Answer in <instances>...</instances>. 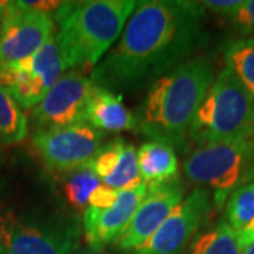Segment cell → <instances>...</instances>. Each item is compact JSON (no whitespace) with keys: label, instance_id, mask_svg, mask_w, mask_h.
<instances>
[{"label":"cell","instance_id":"1","mask_svg":"<svg viewBox=\"0 0 254 254\" xmlns=\"http://www.w3.org/2000/svg\"><path fill=\"white\" fill-rule=\"evenodd\" d=\"M205 21L202 1H137L119 40L93 68L91 81L110 92L151 86L202 46Z\"/></svg>","mask_w":254,"mask_h":254},{"label":"cell","instance_id":"27","mask_svg":"<svg viewBox=\"0 0 254 254\" xmlns=\"http://www.w3.org/2000/svg\"><path fill=\"white\" fill-rule=\"evenodd\" d=\"M7 6H9V1L7 0H0V18L3 17L4 11L7 9Z\"/></svg>","mask_w":254,"mask_h":254},{"label":"cell","instance_id":"19","mask_svg":"<svg viewBox=\"0 0 254 254\" xmlns=\"http://www.w3.org/2000/svg\"><path fill=\"white\" fill-rule=\"evenodd\" d=\"M225 61L254 96V38L232 41L225 51Z\"/></svg>","mask_w":254,"mask_h":254},{"label":"cell","instance_id":"3","mask_svg":"<svg viewBox=\"0 0 254 254\" xmlns=\"http://www.w3.org/2000/svg\"><path fill=\"white\" fill-rule=\"evenodd\" d=\"M136 4L133 0L63 1L54 20L64 71L92 72L119 40Z\"/></svg>","mask_w":254,"mask_h":254},{"label":"cell","instance_id":"18","mask_svg":"<svg viewBox=\"0 0 254 254\" xmlns=\"http://www.w3.org/2000/svg\"><path fill=\"white\" fill-rule=\"evenodd\" d=\"M27 136V118L17 100L0 86V143L17 144Z\"/></svg>","mask_w":254,"mask_h":254},{"label":"cell","instance_id":"11","mask_svg":"<svg viewBox=\"0 0 254 254\" xmlns=\"http://www.w3.org/2000/svg\"><path fill=\"white\" fill-rule=\"evenodd\" d=\"M93 88L91 78L78 69L63 73L44 99L33 108L31 120L37 130L85 123L86 105Z\"/></svg>","mask_w":254,"mask_h":254},{"label":"cell","instance_id":"28","mask_svg":"<svg viewBox=\"0 0 254 254\" xmlns=\"http://www.w3.org/2000/svg\"><path fill=\"white\" fill-rule=\"evenodd\" d=\"M242 254H254V242L250 243V245L245 246L243 250H242Z\"/></svg>","mask_w":254,"mask_h":254},{"label":"cell","instance_id":"23","mask_svg":"<svg viewBox=\"0 0 254 254\" xmlns=\"http://www.w3.org/2000/svg\"><path fill=\"white\" fill-rule=\"evenodd\" d=\"M119 193H120V190H113V188H109V187L100 184L99 187L92 192L88 206L96 209L110 208V206H113L116 203Z\"/></svg>","mask_w":254,"mask_h":254},{"label":"cell","instance_id":"2","mask_svg":"<svg viewBox=\"0 0 254 254\" xmlns=\"http://www.w3.org/2000/svg\"><path fill=\"white\" fill-rule=\"evenodd\" d=\"M213 81L215 66L209 57L184 61L148 88L137 127L151 141L187 148L190 127Z\"/></svg>","mask_w":254,"mask_h":254},{"label":"cell","instance_id":"5","mask_svg":"<svg viewBox=\"0 0 254 254\" xmlns=\"http://www.w3.org/2000/svg\"><path fill=\"white\" fill-rule=\"evenodd\" d=\"M184 174L213 192L216 208L239 188L254 182V134L230 143L196 147L184 161Z\"/></svg>","mask_w":254,"mask_h":254},{"label":"cell","instance_id":"15","mask_svg":"<svg viewBox=\"0 0 254 254\" xmlns=\"http://www.w3.org/2000/svg\"><path fill=\"white\" fill-rule=\"evenodd\" d=\"M85 123L102 133H118L134 130L137 119L127 109L120 95L95 85L86 105Z\"/></svg>","mask_w":254,"mask_h":254},{"label":"cell","instance_id":"29","mask_svg":"<svg viewBox=\"0 0 254 254\" xmlns=\"http://www.w3.org/2000/svg\"><path fill=\"white\" fill-rule=\"evenodd\" d=\"M86 254H106L102 249H89Z\"/></svg>","mask_w":254,"mask_h":254},{"label":"cell","instance_id":"17","mask_svg":"<svg viewBox=\"0 0 254 254\" xmlns=\"http://www.w3.org/2000/svg\"><path fill=\"white\" fill-rule=\"evenodd\" d=\"M239 235L222 220L196 235L190 246V254H242Z\"/></svg>","mask_w":254,"mask_h":254},{"label":"cell","instance_id":"24","mask_svg":"<svg viewBox=\"0 0 254 254\" xmlns=\"http://www.w3.org/2000/svg\"><path fill=\"white\" fill-rule=\"evenodd\" d=\"M240 4H242V0H208V1H202V6L205 7V10H210L219 17H225L227 20L236 13V10L240 7Z\"/></svg>","mask_w":254,"mask_h":254},{"label":"cell","instance_id":"7","mask_svg":"<svg viewBox=\"0 0 254 254\" xmlns=\"http://www.w3.org/2000/svg\"><path fill=\"white\" fill-rule=\"evenodd\" d=\"M64 72L55 36L28 58L0 64V86L7 89L21 108H36Z\"/></svg>","mask_w":254,"mask_h":254},{"label":"cell","instance_id":"6","mask_svg":"<svg viewBox=\"0 0 254 254\" xmlns=\"http://www.w3.org/2000/svg\"><path fill=\"white\" fill-rule=\"evenodd\" d=\"M78 247L76 222L34 220L0 203L1 254H69Z\"/></svg>","mask_w":254,"mask_h":254},{"label":"cell","instance_id":"4","mask_svg":"<svg viewBox=\"0 0 254 254\" xmlns=\"http://www.w3.org/2000/svg\"><path fill=\"white\" fill-rule=\"evenodd\" d=\"M254 134V96L236 73L225 66L206 92L188 131L202 147L230 143Z\"/></svg>","mask_w":254,"mask_h":254},{"label":"cell","instance_id":"9","mask_svg":"<svg viewBox=\"0 0 254 254\" xmlns=\"http://www.w3.org/2000/svg\"><path fill=\"white\" fill-rule=\"evenodd\" d=\"M212 209L206 188H195L144 245L125 254H185Z\"/></svg>","mask_w":254,"mask_h":254},{"label":"cell","instance_id":"25","mask_svg":"<svg viewBox=\"0 0 254 254\" xmlns=\"http://www.w3.org/2000/svg\"><path fill=\"white\" fill-rule=\"evenodd\" d=\"M27 7H31V9L38 10V11H43V13H54L57 10L61 7L63 1H54V0H40V1H33V0H24L23 1Z\"/></svg>","mask_w":254,"mask_h":254},{"label":"cell","instance_id":"26","mask_svg":"<svg viewBox=\"0 0 254 254\" xmlns=\"http://www.w3.org/2000/svg\"><path fill=\"white\" fill-rule=\"evenodd\" d=\"M237 235H239V242H240L242 249H243L245 246L253 243L254 242V223L253 225H250V226L247 227V229H245L243 232L237 233Z\"/></svg>","mask_w":254,"mask_h":254},{"label":"cell","instance_id":"21","mask_svg":"<svg viewBox=\"0 0 254 254\" xmlns=\"http://www.w3.org/2000/svg\"><path fill=\"white\" fill-rule=\"evenodd\" d=\"M100 184L102 182L96 177V174L93 173L88 165H85L79 170L72 171L68 177V180L64 185V195L73 209L83 210L88 208L92 192L96 190Z\"/></svg>","mask_w":254,"mask_h":254},{"label":"cell","instance_id":"13","mask_svg":"<svg viewBox=\"0 0 254 254\" xmlns=\"http://www.w3.org/2000/svg\"><path fill=\"white\" fill-rule=\"evenodd\" d=\"M148 193V187L141 184L134 190H120L113 206L108 209L88 208L83 212L82 226L86 243L91 249H103L123 232L131 216Z\"/></svg>","mask_w":254,"mask_h":254},{"label":"cell","instance_id":"14","mask_svg":"<svg viewBox=\"0 0 254 254\" xmlns=\"http://www.w3.org/2000/svg\"><path fill=\"white\" fill-rule=\"evenodd\" d=\"M102 185L118 190H134L144 184L137 165V150L123 138H115L102 145L88 164Z\"/></svg>","mask_w":254,"mask_h":254},{"label":"cell","instance_id":"8","mask_svg":"<svg viewBox=\"0 0 254 254\" xmlns=\"http://www.w3.org/2000/svg\"><path fill=\"white\" fill-rule=\"evenodd\" d=\"M103 133L88 123L37 130L33 145L53 171L72 173L88 165L102 147Z\"/></svg>","mask_w":254,"mask_h":254},{"label":"cell","instance_id":"31","mask_svg":"<svg viewBox=\"0 0 254 254\" xmlns=\"http://www.w3.org/2000/svg\"><path fill=\"white\" fill-rule=\"evenodd\" d=\"M0 27H1V18H0Z\"/></svg>","mask_w":254,"mask_h":254},{"label":"cell","instance_id":"22","mask_svg":"<svg viewBox=\"0 0 254 254\" xmlns=\"http://www.w3.org/2000/svg\"><path fill=\"white\" fill-rule=\"evenodd\" d=\"M229 21L243 38H254V0L242 1L240 7Z\"/></svg>","mask_w":254,"mask_h":254},{"label":"cell","instance_id":"12","mask_svg":"<svg viewBox=\"0 0 254 254\" xmlns=\"http://www.w3.org/2000/svg\"><path fill=\"white\" fill-rule=\"evenodd\" d=\"M184 198L185 190L180 180L150 188L113 246L122 253H128L144 245Z\"/></svg>","mask_w":254,"mask_h":254},{"label":"cell","instance_id":"20","mask_svg":"<svg viewBox=\"0 0 254 254\" xmlns=\"http://www.w3.org/2000/svg\"><path fill=\"white\" fill-rule=\"evenodd\" d=\"M229 226L240 233L254 223V182L236 190L225 203Z\"/></svg>","mask_w":254,"mask_h":254},{"label":"cell","instance_id":"10","mask_svg":"<svg viewBox=\"0 0 254 254\" xmlns=\"http://www.w3.org/2000/svg\"><path fill=\"white\" fill-rule=\"evenodd\" d=\"M55 36L53 14L9 1L0 27V64H14L37 53Z\"/></svg>","mask_w":254,"mask_h":254},{"label":"cell","instance_id":"30","mask_svg":"<svg viewBox=\"0 0 254 254\" xmlns=\"http://www.w3.org/2000/svg\"><path fill=\"white\" fill-rule=\"evenodd\" d=\"M88 253V250H85V249H81V247H78V249H75L73 252H71L69 254H86Z\"/></svg>","mask_w":254,"mask_h":254},{"label":"cell","instance_id":"16","mask_svg":"<svg viewBox=\"0 0 254 254\" xmlns=\"http://www.w3.org/2000/svg\"><path fill=\"white\" fill-rule=\"evenodd\" d=\"M137 165L138 174L148 190L175 181L180 167L171 145L151 140L137 150Z\"/></svg>","mask_w":254,"mask_h":254}]
</instances>
